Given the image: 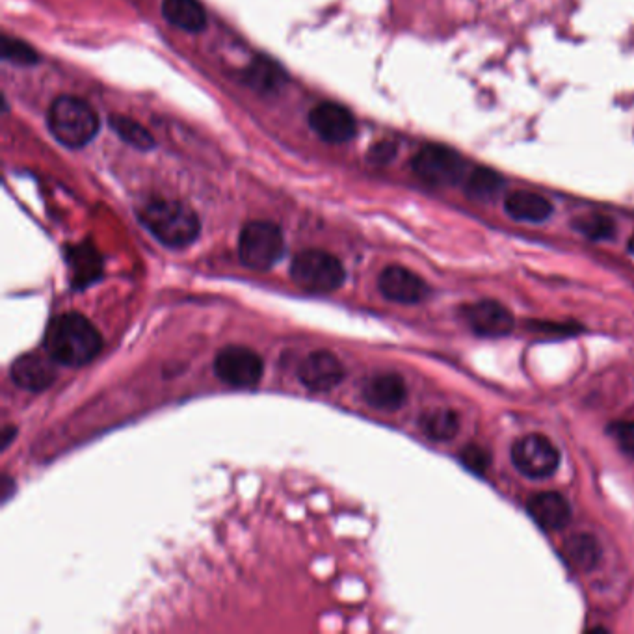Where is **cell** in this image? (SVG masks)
<instances>
[{
  "label": "cell",
  "mask_w": 634,
  "mask_h": 634,
  "mask_svg": "<svg viewBox=\"0 0 634 634\" xmlns=\"http://www.w3.org/2000/svg\"><path fill=\"white\" fill-rule=\"evenodd\" d=\"M512 462L521 475L545 478L555 473L560 454L547 437L530 434L516 441L512 449Z\"/></svg>",
  "instance_id": "cell-8"
},
{
  "label": "cell",
  "mask_w": 634,
  "mask_h": 634,
  "mask_svg": "<svg viewBox=\"0 0 634 634\" xmlns=\"http://www.w3.org/2000/svg\"><path fill=\"white\" fill-rule=\"evenodd\" d=\"M138 220L160 244L175 250L194 244L201 233L196 211L175 199H151L138 211Z\"/></svg>",
  "instance_id": "cell-2"
},
{
  "label": "cell",
  "mask_w": 634,
  "mask_h": 634,
  "mask_svg": "<svg viewBox=\"0 0 634 634\" xmlns=\"http://www.w3.org/2000/svg\"><path fill=\"white\" fill-rule=\"evenodd\" d=\"M15 434H17V432H15L14 426H6V428H4V432H2V441H4V449H6V447H8L10 443H12V437H14Z\"/></svg>",
  "instance_id": "cell-28"
},
{
  "label": "cell",
  "mask_w": 634,
  "mask_h": 634,
  "mask_svg": "<svg viewBox=\"0 0 634 634\" xmlns=\"http://www.w3.org/2000/svg\"><path fill=\"white\" fill-rule=\"evenodd\" d=\"M629 251L634 255V237L629 240Z\"/></svg>",
  "instance_id": "cell-29"
},
{
  "label": "cell",
  "mask_w": 634,
  "mask_h": 634,
  "mask_svg": "<svg viewBox=\"0 0 634 634\" xmlns=\"http://www.w3.org/2000/svg\"><path fill=\"white\" fill-rule=\"evenodd\" d=\"M265 372L263 357L248 346L231 344L214 357V374L220 382L237 389H248L259 384Z\"/></svg>",
  "instance_id": "cell-6"
},
{
  "label": "cell",
  "mask_w": 634,
  "mask_h": 634,
  "mask_svg": "<svg viewBox=\"0 0 634 634\" xmlns=\"http://www.w3.org/2000/svg\"><path fill=\"white\" fill-rule=\"evenodd\" d=\"M291 278L304 291L326 294L343 287L346 270L328 251L304 250L292 259Z\"/></svg>",
  "instance_id": "cell-5"
},
{
  "label": "cell",
  "mask_w": 634,
  "mask_h": 634,
  "mask_svg": "<svg viewBox=\"0 0 634 634\" xmlns=\"http://www.w3.org/2000/svg\"><path fill=\"white\" fill-rule=\"evenodd\" d=\"M285 253V237L279 225L255 220L244 225L238 237V257L251 270L265 272L279 263Z\"/></svg>",
  "instance_id": "cell-4"
},
{
  "label": "cell",
  "mask_w": 634,
  "mask_h": 634,
  "mask_svg": "<svg viewBox=\"0 0 634 634\" xmlns=\"http://www.w3.org/2000/svg\"><path fill=\"white\" fill-rule=\"evenodd\" d=\"M47 127L56 142L69 149L88 146L101 129V119L88 101L75 95H60L47 112Z\"/></svg>",
  "instance_id": "cell-3"
},
{
  "label": "cell",
  "mask_w": 634,
  "mask_h": 634,
  "mask_svg": "<svg viewBox=\"0 0 634 634\" xmlns=\"http://www.w3.org/2000/svg\"><path fill=\"white\" fill-rule=\"evenodd\" d=\"M53 357L47 352H28L23 356L17 357L12 367H10V376L15 385H19L25 391L38 393L47 387H51L58 376L56 367H54Z\"/></svg>",
  "instance_id": "cell-12"
},
{
  "label": "cell",
  "mask_w": 634,
  "mask_h": 634,
  "mask_svg": "<svg viewBox=\"0 0 634 634\" xmlns=\"http://www.w3.org/2000/svg\"><path fill=\"white\" fill-rule=\"evenodd\" d=\"M363 398L374 410L397 411L406 404L408 389L398 374L384 372L372 376L365 382Z\"/></svg>",
  "instance_id": "cell-14"
},
{
  "label": "cell",
  "mask_w": 634,
  "mask_h": 634,
  "mask_svg": "<svg viewBox=\"0 0 634 634\" xmlns=\"http://www.w3.org/2000/svg\"><path fill=\"white\" fill-rule=\"evenodd\" d=\"M504 211L517 222H530V224H542L551 218L553 203L543 198L536 192L517 190L504 199Z\"/></svg>",
  "instance_id": "cell-16"
},
{
  "label": "cell",
  "mask_w": 634,
  "mask_h": 634,
  "mask_svg": "<svg viewBox=\"0 0 634 634\" xmlns=\"http://www.w3.org/2000/svg\"><path fill=\"white\" fill-rule=\"evenodd\" d=\"M378 289L395 304L413 305L428 296V285L404 266H387L378 278Z\"/></svg>",
  "instance_id": "cell-11"
},
{
  "label": "cell",
  "mask_w": 634,
  "mask_h": 634,
  "mask_svg": "<svg viewBox=\"0 0 634 634\" xmlns=\"http://www.w3.org/2000/svg\"><path fill=\"white\" fill-rule=\"evenodd\" d=\"M0 53H2L4 62H10L15 66L28 67L40 64V54L36 53L28 43L12 38V36H6V34L2 36Z\"/></svg>",
  "instance_id": "cell-23"
},
{
  "label": "cell",
  "mask_w": 634,
  "mask_h": 634,
  "mask_svg": "<svg viewBox=\"0 0 634 634\" xmlns=\"http://www.w3.org/2000/svg\"><path fill=\"white\" fill-rule=\"evenodd\" d=\"M573 229L592 240H608L616 233V224L605 214H584L573 220Z\"/></svg>",
  "instance_id": "cell-24"
},
{
  "label": "cell",
  "mask_w": 634,
  "mask_h": 634,
  "mask_svg": "<svg viewBox=\"0 0 634 634\" xmlns=\"http://www.w3.org/2000/svg\"><path fill=\"white\" fill-rule=\"evenodd\" d=\"M309 127L320 140L328 144L350 142L357 133L354 114L339 103H320L309 112Z\"/></svg>",
  "instance_id": "cell-9"
},
{
  "label": "cell",
  "mask_w": 634,
  "mask_h": 634,
  "mask_svg": "<svg viewBox=\"0 0 634 634\" xmlns=\"http://www.w3.org/2000/svg\"><path fill=\"white\" fill-rule=\"evenodd\" d=\"M608 434L614 437L621 452L634 460V423H612L608 426Z\"/></svg>",
  "instance_id": "cell-25"
},
{
  "label": "cell",
  "mask_w": 634,
  "mask_h": 634,
  "mask_svg": "<svg viewBox=\"0 0 634 634\" xmlns=\"http://www.w3.org/2000/svg\"><path fill=\"white\" fill-rule=\"evenodd\" d=\"M108 125L125 144H129L134 149L151 151L153 147L157 146L153 134L149 133L146 127L136 119L127 118L121 114H112V116H108Z\"/></svg>",
  "instance_id": "cell-20"
},
{
  "label": "cell",
  "mask_w": 634,
  "mask_h": 634,
  "mask_svg": "<svg viewBox=\"0 0 634 634\" xmlns=\"http://www.w3.org/2000/svg\"><path fill=\"white\" fill-rule=\"evenodd\" d=\"M527 510L534 523L545 530L564 529L571 519L568 501L553 491L534 495L527 504Z\"/></svg>",
  "instance_id": "cell-15"
},
{
  "label": "cell",
  "mask_w": 634,
  "mask_h": 634,
  "mask_svg": "<svg viewBox=\"0 0 634 634\" xmlns=\"http://www.w3.org/2000/svg\"><path fill=\"white\" fill-rule=\"evenodd\" d=\"M164 19L185 32H203L207 28V12L199 0H164Z\"/></svg>",
  "instance_id": "cell-18"
},
{
  "label": "cell",
  "mask_w": 634,
  "mask_h": 634,
  "mask_svg": "<svg viewBox=\"0 0 634 634\" xmlns=\"http://www.w3.org/2000/svg\"><path fill=\"white\" fill-rule=\"evenodd\" d=\"M421 430L434 441H450L460 432V419L452 410H430L421 417Z\"/></svg>",
  "instance_id": "cell-21"
},
{
  "label": "cell",
  "mask_w": 634,
  "mask_h": 634,
  "mask_svg": "<svg viewBox=\"0 0 634 634\" xmlns=\"http://www.w3.org/2000/svg\"><path fill=\"white\" fill-rule=\"evenodd\" d=\"M502 186V179L499 173L491 168H475L467 175L465 181V192L471 198L486 199L497 194V190Z\"/></svg>",
  "instance_id": "cell-22"
},
{
  "label": "cell",
  "mask_w": 634,
  "mask_h": 634,
  "mask_svg": "<svg viewBox=\"0 0 634 634\" xmlns=\"http://www.w3.org/2000/svg\"><path fill=\"white\" fill-rule=\"evenodd\" d=\"M397 144L391 142V140H384V142H378L374 146L370 147L369 153H367V160L376 164V166H385L389 164L391 160L397 157Z\"/></svg>",
  "instance_id": "cell-27"
},
{
  "label": "cell",
  "mask_w": 634,
  "mask_h": 634,
  "mask_svg": "<svg viewBox=\"0 0 634 634\" xmlns=\"http://www.w3.org/2000/svg\"><path fill=\"white\" fill-rule=\"evenodd\" d=\"M564 558L575 569L590 571L597 566L601 558V547L594 536L590 534H575L564 543Z\"/></svg>",
  "instance_id": "cell-19"
},
{
  "label": "cell",
  "mask_w": 634,
  "mask_h": 634,
  "mask_svg": "<svg viewBox=\"0 0 634 634\" xmlns=\"http://www.w3.org/2000/svg\"><path fill=\"white\" fill-rule=\"evenodd\" d=\"M411 170L426 185H454L462 181L465 162L450 147L428 144L421 147L411 160Z\"/></svg>",
  "instance_id": "cell-7"
},
{
  "label": "cell",
  "mask_w": 634,
  "mask_h": 634,
  "mask_svg": "<svg viewBox=\"0 0 634 634\" xmlns=\"http://www.w3.org/2000/svg\"><path fill=\"white\" fill-rule=\"evenodd\" d=\"M346 370L341 359L328 350H317L305 357L298 367V380L315 393H326L341 384Z\"/></svg>",
  "instance_id": "cell-10"
},
{
  "label": "cell",
  "mask_w": 634,
  "mask_h": 634,
  "mask_svg": "<svg viewBox=\"0 0 634 634\" xmlns=\"http://www.w3.org/2000/svg\"><path fill=\"white\" fill-rule=\"evenodd\" d=\"M469 328L482 337H504L514 330V317L495 300H482L463 309Z\"/></svg>",
  "instance_id": "cell-13"
},
{
  "label": "cell",
  "mask_w": 634,
  "mask_h": 634,
  "mask_svg": "<svg viewBox=\"0 0 634 634\" xmlns=\"http://www.w3.org/2000/svg\"><path fill=\"white\" fill-rule=\"evenodd\" d=\"M43 348L58 365L79 369L97 357L103 339L92 320L80 313H64L49 322Z\"/></svg>",
  "instance_id": "cell-1"
},
{
  "label": "cell",
  "mask_w": 634,
  "mask_h": 634,
  "mask_svg": "<svg viewBox=\"0 0 634 634\" xmlns=\"http://www.w3.org/2000/svg\"><path fill=\"white\" fill-rule=\"evenodd\" d=\"M242 82L259 93L279 92L287 84V73L276 60L268 56H257L250 66L242 71Z\"/></svg>",
  "instance_id": "cell-17"
},
{
  "label": "cell",
  "mask_w": 634,
  "mask_h": 634,
  "mask_svg": "<svg viewBox=\"0 0 634 634\" xmlns=\"http://www.w3.org/2000/svg\"><path fill=\"white\" fill-rule=\"evenodd\" d=\"M460 462H462L469 471L476 473V475H484V473L488 471L491 458H489L488 452L482 449V447L471 445V447H465V449L460 452Z\"/></svg>",
  "instance_id": "cell-26"
}]
</instances>
